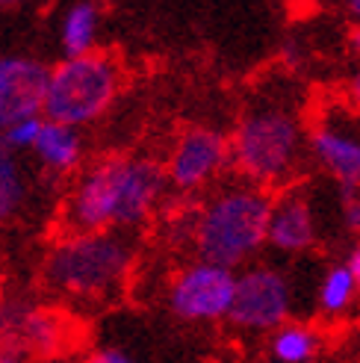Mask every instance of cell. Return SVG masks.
<instances>
[{
	"label": "cell",
	"mask_w": 360,
	"mask_h": 363,
	"mask_svg": "<svg viewBox=\"0 0 360 363\" xmlns=\"http://www.w3.org/2000/svg\"><path fill=\"white\" fill-rule=\"evenodd\" d=\"M169 186L166 166L145 157H103L89 166L65 198L68 233H124L148 222Z\"/></svg>",
	"instance_id": "obj_1"
},
{
	"label": "cell",
	"mask_w": 360,
	"mask_h": 363,
	"mask_svg": "<svg viewBox=\"0 0 360 363\" xmlns=\"http://www.w3.org/2000/svg\"><path fill=\"white\" fill-rule=\"evenodd\" d=\"M133 266V245L124 233H65L47 251L42 281L53 296L95 304L118 296Z\"/></svg>",
	"instance_id": "obj_2"
},
{
	"label": "cell",
	"mask_w": 360,
	"mask_h": 363,
	"mask_svg": "<svg viewBox=\"0 0 360 363\" xmlns=\"http://www.w3.org/2000/svg\"><path fill=\"white\" fill-rule=\"evenodd\" d=\"M272 204L275 201L266 189L251 184L215 192L192 216V245L198 260L225 269L245 266L263 245H269Z\"/></svg>",
	"instance_id": "obj_3"
},
{
	"label": "cell",
	"mask_w": 360,
	"mask_h": 363,
	"mask_svg": "<svg viewBox=\"0 0 360 363\" xmlns=\"http://www.w3.org/2000/svg\"><path fill=\"white\" fill-rule=\"evenodd\" d=\"M301 154L298 118L275 104H257L230 136V166L251 186H275L293 174Z\"/></svg>",
	"instance_id": "obj_4"
},
{
	"label": "cell",
	"mask_w": 360,
	"mask_h": 363,
	"mask_svg": "<svg viewBox=\"0 0 360 363\" xmlns=\"http://www.w3.org/2000/svg\"><path fill=\"white\" fill-rule=\"evenodd\" d=\"M121 89V68L110 53L65 57L50 68L45 92V118L68 127H86L113 106Z\"/></svg>",
	"instance_id": "obj_5"
},
{
	"label": "cell",
	"mask_w": 360,
	"mask_h": 363,
	"mask_svg": "<svg viewBox=\"0 0 360 363\" xmlns=\"http://www.w3.org/2000/svg\"><path fill=\"white\" fill-rule=\"evenodd\" d=\"M293 289L278 269L251 266L237 275V293H233L227 322L240 331L272 334L275 328L290 322Z\"/></svg>",
	"instance_id": "obj_6"
},
{
	"label": "cell",
	"mask_w": 360,
	"mask_h": 363,
	"mask_svg": "<svg viewBox=\"0 0 360 363\" xmlns=\"http://www.w3.org/2000/svg\"><path fill=\"white\" fill-rule=\"evenodd\" d=\"M237 272L195 260L184 266L169 284V307L184 322H219L230 316Z\"/></svg>",
	"instance_id": "obj_7"
},
{
	"label": "cell",
	"mask_w": 360,
	"mask_h": 363,
	"mask_svg": "<svg viewBox=\"0 0 360 363\" xmlns=\"http://www.w3.org/2000/svg\"><path fill=\"white\" fill-rule=\"evenodd\" d=\"M71 319L53 307L30 301L0 304V349L53 357L71 346Z\"/></svg>",
	"instance_id": "obj_8"
},
{
	"label": "cell",
	"mask_w": 360,
	"mask_h": 363,
	"mask_svg": "<svg viewBox=\"0 0 360 363\" xmlns=\"http://www.w3.org/2000/svg\"><path fill=\"white\" fill-rule=\"evenodd\" d=\"M230 162V139L210 127H189L177 136L166 160L169 186L180 192H198L213 184Z\"/></svg>",
	"instance_id": "obj_9"
},
{
	"label": "cell",
	"mask_w": 360,
	"mask_h": 363,
	"mask_svg": "<svg viewBox=\"0 0 360 363\" xmlns=\"http://www.w3.org/2000/svg\"><path fill=\"white\" fill-rule=\"evenodd\" d=\"M50 68L33 57H0V133L6 127L45 116Z\"/></svg>",
	"instance_id": "obj_10"
},
{
	"label": "cell",
	"mask_w": 360,
	"mask_h": 363,
	"mask_svg": "<svg viewBox=\"0 0 360 363\" xmlns=\"http://www.w3.org/2000/svg\"><path fill=\"white\" fill-rule=\"evenodd\" d=\"M308 145L316 162L337 180L339 189L360 186V136L322 124L310 130Z\"/></svg>",
	"instance_id": "obj_11"
},
{
	"label": "cell",
	"mask_w": 360,
	"mask_h": 363,
	"mask_svg": "<svg viewBox=\"0 0 360 363\" xmlns=\"http://www.w3.org/2000/svg\"><path fill=\"white\" fill-rule=\"evenodd\" d=\"M316 242V219L301 195H283L272 204L269 245L281 254H301Z\"/></svg>",
	"instance_id": "obj_12"
},
{
	"label": "cell",
	"mask_w": 360,
	"mask_h": 363,
	"mask_svg": "<svg viewBox=\"0 0 360 363\" xmlns=\"http://www.w3.org/2000/svg\"><path fill=\"white\" fill-rule=\"evenodd\" d=\"M33 154H35V160H39L47 172H57V174L74 172L80 166V160H83L80 130H77V127H68V124L45 118L39 142H35Z\"/></svg>",
	"instance_id": "obj_13"
},
{
	"label": "cell",
	"mask_w": 360,
	"mask_h": 363,
	"mask_svg": "<svg viewBox=\"0 0 360 363\" xmlns=\"http://www.w3.org/2000/svg\"><path fill=\"white\" fill-rule=\"evenodd\" d=\"M101 30V9L95 0H74L60 24V45L65 57H83L92 53Z\"/></svg>",
	"instance_id": "obj_14"
},
{
	"label": "cell",
	"mask_w": 360,
	"mask_h": 363,
	"mask_svg": "<svg viewBox=\"0 0 360 363\" xmlns=\"http://www.w3.org/2000/svg\"><path fill=\"white\" fill-rule=\"evenodd\" d=\"M319 349L322 334L304 322H286L269 334V360L272 363H313Z\"/></svg>",
	"instance_id": "obj_15"
},
{
	"label": "cell",
	"mask_w": 360,
	"mask_h": 363,
	"mask_svg": "<svg viewBox=\"0 0 360 363\" xmlns=\"http://www.w3.org/2000/svg\"><path fill=\"white\" fill-rule=\"evenodd\" d=\"M27 201V172L21 154L0 139V225L15 219Z\"/></svg>",
	"instance_id": "obj_16"
},
{
	"label": "cell",
	"mask_w": 360,
	"mask_h": 363,
	"mask_svg": "<svg viewBox=\"0 0 360 363\" xmlns=\"http://www.w3.org/2000/svg\"><path fill=\"white\" fill-rule=\"evenodd\" d=\"M360 286L346 263H334L319 281V311L325 316H343L354 304Z\"/></svg>",
	"instance_id": "obj_17"
},
{
	"label": "cell",
	"mask_w": 360,
	"mask_h": 363,
	"mask_svg": "<svg viewBox=\"0 0 360 363\" xmlns=\"http://www.w3.org/2000/svg\"><path fill=\"white\" fill-rule=\"evenodd\" d=\"M42 124H45V116H35V118H24L12 127H6L0 139H4L12 151L24 154V151H33L35 142H39V133H42Z\"/></svg>",
	"instance_id": "obj_18"
},
{
	"label": "cell",
	"mask_w": 360,
	"mask_h": 363,
	"mask_svg": "<svg viewBox=\"0 0 360 363\" xmlns=\"http://www.w3.org/2000/svg\"><path fill=\"white\" fill-rule=\"evenodd\" d=\"M339 207H343V225L351 233H360V186L339 189Z\"/></svg>",
	"instance_id": "obj_19"
},
{
	"label": "cell",
	"mask_w": 360,
	"mask_h": 363,
	"mask_svg": "<svg viewBox=\"0 0 360 363\" xmlns=\"http://www.w3.org/2000/svg\"><path fill=\"white\" fill-rule=\"evenodd\" d=\"M86 363H142V360H136L130 352H124L118 346H103V349H95L89 354Z\"/></svg>",
	"instance_id": "obj_20"
},
{
	"label": "cell",
	"mask_w": 360,
	"mask_h": 363,
	"mask_svg": "<svg viewBox=\"0 0 360 363\" xmlns=\"http://www.w3.org/2000/svg\"><path fill=\"white\" fill-rule=\"evenodd\" d=\"M346 266L351 269V275H354V281H357V286H360V240H357V242H354V248L349 251Z\"/></svg>",
	"instance_id": "obj_21"
},
{
	"label": "cell",
	"mask_w": 360,
	"mask_h": 363,
	"mask_svg": "<svg viewBox=\"0 0 360 363\" xmlns=\"http://www.w3.org/2000/svg\"><path fill=\"white\" fill-rule=\"evenodd\" d=\"M349 98H351V104L360 110V65H357V71L351 74V83H349Z\"/></svg>",
	"instance_id": "obj_22"
},
{
	"label": "cell",
	"mask_w": 360,
	"mask_h": 363,
	"mask_svg": "<svg viewBox=\"0 0 360 363\" xmlns=\"http://www.w3.org/2000/svg\"><path fill=\"white\" fill-rule=\"evenodd\" d=\"M0 363H27V354L12 352V349H0Z\"/></svg>",
	"instance_id": "obj_23"
},
{
	"label": "cell",
	"mask_w": 360,
	"mask_h": 363,
	"mask_svg": "<svg viewBox=\"0 0 360 363\" xmlns=\"http://www.w3.org/2000/svg\"><path fill=\"white\" fill-rule=\"evenodd\" d=\"M349 48L354 53H360V21H354V27L349 30Z\"/></svg>",
	"instance_id": "obj_24"
},
{
	"label": "cell",
	"mask_w": 360,
	"mask_h": 363,
	"mask_svg": "<svg viewBox=\"0 0 360 363\" xmlns=\"http://www.w3.org/2000/svg\"><path fill=\"white\" fill-rule=\"evenodd\" d=\"M346 6H349V12H351L354 21H360V0H346Z\"/></svg>",
	"instance_id": "obj_25"
},
{
	"label": "cell",
	"mask_w": 360,
	"mask_h": 363,
	"mask_svg": "<svg viewBox=\"0 0 360 363\" xmlns=\"http://www.w3.org/2000/svg\"><path fill=\"white\" fill-rule=\"evenodd\" d=\"M18 4H27V0H0V6H18Z\"/></svg>",
	"instance_id": "obj_26"
},
{
	"label": "cell",
	"mask_w": 360,
	"mask_h": 363,
	"mask_svg": "<svg viewBox=\"0 0 360 363\" xmlns=\"http://www.w3.org/2000/svg\"><path fill=\"white\" fill-rule=\"evenodd\" d=\"M343 363H360V357H354V360H343Z\"/></svg>",
	"instance_id": "obj_27"
}]
</instances>
